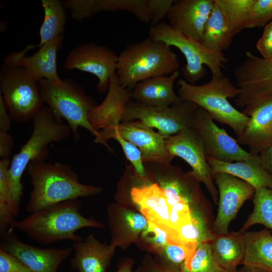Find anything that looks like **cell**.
Listing matches in <instances>:
<instances>
[{
  "instance_id": "1",
  "label": "cell",
  "mask_w": 272,
  "mask_h": 272,
  "mask_svg": "<svg viewBox=\"0 0 272 272\" xmlns=\"http://www.w3.org/2000/svg\"><path fill=\"white\" fill-rule=\"evenodd\" d=\"M81 206L79 198L54 204L31 213L21 220L14 221L9 230L23 232L43 245L65 240L75 242L82 238L76 234L79 230L102 227L100 223L83 216L80 211Z\"/></svg>"
},
{
  "instance_id": "2",
  "label": "cell",
  "mask_w": 272,
  "mask_h": 272,
  "mask_svg": "<svg viewBox=\"0 0 272 272\" xmlns=\"http://www.w3.org/2000/svg\"><path fill=\"white\" fill-rule=\"evenodd\" d=\"M32 188L26 210L31 213L66 200L99 193L101 188L80 182L67 165L31 162L27 168Z\"/></svg>"
},
{
  "instance_id": "3",
  "label": "cell",
  "mask_w": 272,
  "mask_h": 272,
  "mask_svg": "<svg viewBox=\"0 0 272 272\" xmlns=\"http://www.w3.org/2000/svg\"><path fill=\"white\" fill-rule=\"evenodd\" d=\"M62 120L45 105L32 119L33 129L29 139L11 160L9 177L11 198L18 212L23 190L21 180L28 165L33 161H45L48 145L63 141L72 132Z\"/></svg>"
},
{
  "instance_id": "4",
  "label": "cell",
  "mask_w": 272,
  "mask_h": 272,
  "mask_svg": "<svg viewBox=\"0 0 272 272\" xmlns=\"http://www.w3.org/2000/svg\"><path fill=\"white\" fill-rule=\"evenodd\" d=\"M179 67L177 56L170 46L148 37L128 45L120 52L116 73L120 84L128 90L145 80L169 76Z\"/></svg>"
},
{
  "instance_id": "5",
  "label": "cell",
  "mask_w": 272,
  "mask_h": 272,
  "mask_svg": "<svg viewBox=\"0 0 272 272\" xmlns=\"http://www.w3.org/2000/svg\"><path fill=\"white\" fill-rule=\"evenodd\" d=\"M240 92L239 88L224 75H212L209 82L200 85L189 84L183 79L177 84V94L182 101L192 102L202 108L214 120L231 127L237 138L243 131L249 116L237 110L228 99L236 98Z\"/></svg>"
},
{
  "instance_id": "6",
  "label": "cell",
  "mask_w": 272,
  "mask_h": 272,
  "mask_svg": "<svg viewBox=\"0 0 272 272\" xmlns=\"http://www.w3.org/2000/svg\"><path fill=\"white\" fill-rule=\"evenodd\" d=\"M38 85L44 105L66 121L76 140L79 139V127L88 130L95 138L98 137L99 131L88 119L89 112L97 104L81 86L70 79L60 81L42 79L38 81Z\"/></svg>"
},
{
  "instance_id": "7",
  "label": "cell",
  "mask_w": 272,
  "mask_h": 272,
  "mask_svg": "<svg viewBox=\"0 0 272 272\" xmlns=\"http://www.w3.org/2000/svg\"><path fill=\"white\" fill-rule=\"evenodd\" d=\"M149 37L170 47L174 46L182 53L186 64L182 67L181 72L183 79L188 83L195 85L207 76L205 65L209 68L212 75L223 76L222 69L228 62L224 52L208 49L199 41L173 29L168 23L161 22L151 26Z\"/></svg>"
},
{
  "instance_id": "8",
  "label": "cell",
  "mask_w": 272,
  "mask_h": 272,
  "mask_svg": "<svg viewBox=\"0 0 272 272\" xmlns=\"http://www.w3.org/2000/svg\"><path fill=\"white\" fill-rule=\"evenodd\" d=\"M0 89L12 120L17 123L32 120L45 106L38 81L23 67L4 64L0 72Z\"/></svg>"
},
{
  "instance_id": "9",
  "label": "cell",
  "mask_w": 272,
  "mask_h": 272,
  "mask_svg": "<svg viewBox=\"0 0 272 272\" xmlns=\"http://www.w3.org/2000/svg\"><path fill=\"white\" fill-rule=\"evenodd\" d=\"M233 74L240 91L236 104L243 108L242 113L250 116L259 104L272 96V58L247 51Z\"/></svg>"
},
{
  "instance_id": "10",
  "label": "cell",
  "mask_w": 272,
  "mask_h": 272,
  "mask_svg": "<svg viewBox=\"0 0 272 272\" xmlns=\"http://www.w3.org/2000/svg\"><path fill=\"white\" fill-rule=\"evenodd\" d=\"M199 107L189 101L165 107L152 106L130 100L127 104L121 122L138 120L161 135L168 137L192 127Z\"/></svg>"
},
{
  "instance_id": "11",
  "label": "cell",
  "mask_w": 272,
  "mask_h": 272,
  "mask_svg": "<svg viewBox=\"0 0 272 272\" xmlns=\"http://www.w3.org/2000/svg\"><path fill=\"white\" fill-rule=\"evenodd\" d=\"M165 146L173 158L179 157L189 165L194 176L205 185L214 202L218 205V191L211 168L207 160L203 144L194 129L190 127L166 137Z\"/></svg>"
},
{
  "instance_id": "12",
  "label": "cell",
  "mask_w": 272,
  "mask_h": 272,
  "mask_svg": "<svg viewBox=\"0 0 272 272\" xmlns=\"http://www.w3.org/2000/svg\"><path fill=\"white\" fill-rule=\"evenodd\" d=\"M118 58V55L107 47L87 43L71 51L63 67L67 71L76 69L95 76L98 80L97 92L105 93L112 76L116 72Z\"/></svg>"
},
{
  "instance_id": "13",
  "label": "cell",
  "mask_w": 272,
  "mask_h": 272,
  "mask_svg": "<svg viewBox=\"0 0 272 272\" xmlns=\"http://www.w3.org/2000/svg\"><path fill=\"white\" fill-rule=\"evenodd\" d=\"M191 127L200 139L207 157L233 162L246 160L252 156L241 148L237 140L219 127L201 108L199 107L196 111Z\"/></svg>"
},
{
  "instance_id": "14",
  "label": "cell",
  "mask_w": 272,
  "mask_h": 272,
  "mask_svg": "<svg viewBox=\"0 0 272 272\" xmlns=\"http://www.w3.org/2000/svg\"><path fill=\"white\" fill-rule=\"evenodd\" d=\"M213 178L219 200L212 230L214 234H226L230 223L236 218L243 203L253 198L255 189L247 182L227 173H218Z\"/></svg>"
},
{
  "instance_id": "15",
  "label": "cell",
  "mask_w": 272,
  "mask_h": 272,
  "mask_svg": "<svg viewBox=\"0 0 272 272\" xmlns=\"http://www.w3.org/2000/svg\"><path fill=\"white\" fill-rule=\"evenodd\" d=\"M0 247L20 259L33 272H57L73 250L71 247H36L23 242L10 230L2 236Z\"/></svg>"
},
{
  "instance_id": "16",
  "label": "cell",
  "mask_w": 272,
  "mask_h": 272,
  "mask_svg": "<svg viewBox=\"0 0 272 272\" xmlns=\"http://www.w3.org/2000/svg\"><path fill=\"white\" fill-rule=\"evenodd\" d=\"M101 131L116 132L136 146L141 152L144 164H170L173 159L165 148L166 137L138 120L123 121L116 128Z\"/></svg>"
},
{
  "instance_id": "17",
  "label": "cell",
  "mask_w": 272,
  "mask_h": 272,
  "mask_svg": "<svg viewBox=\"0 0 272 272\" xmlns=\"http://www.w3.org/2000/svg\"><path fill=\"white\" fill-rule=\"evenodd\" d=\"M214 0H174L166 17L174 29L194 40H200Z\"/></svg>"
},
{
  "instance_id": "18",
  "label": "cell",
  "mask_w": 272,
  "mask_h": 272,
  "mask_svg": "<svg viewBox=\"0 0 272 272\" xmlns=\"http://www.w3.org/2000/svg\"><path fill=\"white\" fill-rule=\"evenodd\" d=\"M63 35H61L43 45L34 54L27 56L13 52L4 59V64L24 69L39 81L46 79L60 81L56 66L57 53L62 46Z\"/></svg>"
},
{
  "instance_id": "19",
  "label": "cell",
  "mask_w": 272,
  "mask_h": 272,
  "mask_svg": "<svg viewBox=\"0 0 272 272\" xmlns=\"http://www.w3.org/2000/svg\"><path fill=\"white\" fill-rule=\"evenodd\" d=\"M130 100V91L120 84L116 73L114 74L104 100L89 113L88 119L91 125L98 131L99 129L117 128Z\"/></svg>"
},
{
  "instance_id": "20",
  "label": "cell",
  "mask_w": 272,
  "mask_h": 272,
  "mask_svg": "<svg viewBox=\"0 0 272 272\" xmlns=\"http://www.w3.org/2000/svg\"><path fill=\"white\" fill-rule=\"evenodd\" d=\"M237 141L247 147L252 155H258L272 146V96L254 110Z\"/></svg>"
},
{
  "instance_id": "21",
  "label": "cell",
  "mask_w": 272,
  "mask_h": 272,
  "mask_svg": "<svg viewBox=\"0 0 272 272\" xmlns=\"http://www.w3.org/2000/svg\"><path fill=\"white\" fill-rule=\"evenodd\" d=\"M179 75L177 71L169 76L155 77L138 83L130 91L131 99L157 107L179 104L182 101L174 89Z\"/></svg>"
},
{
  "instance_id": "22",
  "label": "cell",
  "mask_w": 272,
  "mask_h": 272,
  "mask_svg": "<svg viewBox=\"0 0 272 272\" xmlns=\"http://www.w3.org/2000/svg\"><path fill=\"white\" fill-rule=\"evenodd\" d=\"M207 160L213 176L225 173L247 182L255 189L264 187L272 188V176L263 168L258 155L235 162L221 161L210 157H207Z\"/></svg>"
},
{
  "instance_id": "23",
  "label": "cell",
  "mask_w": 272,
  "mask_h": 272,
  "mask_svg": "<svg viewBox=\"0 0 272 272\" xmlns=\"http://www.w3.org/2000/svg\"><path fill=\"white\" fill-rule=\"evenodd\" d=\"M72 268L78 272H105L112 249L100 244L90 235L74 242Z\"/></svg>"
},
{
  "instance_id": "24",
  "label": "cell",
  "mask_w": 272,
  "mask_h": 272,
  "mask_svg": "<svg viewBox=\"0 0 272 272\" xmlns=\"http://www.w3.org/2000/svg\"><path fill=\"white\" fill-rule=\"evenodd\" d=\"M130 195L132 201L148 222L158 226H169L170 208L157 183L132 187Z\"/></svg>"
},
{
  "instance_id": "25",
  "label": "cell",
  "mask_w": 272,
  "mask_h": 272,
  "mask_svg": "<svg viewBox=\"0 0 272 272\" xmlns=\"http://www.w3.org/2000/svg\"><path fill=\"white\" fill-rule=\"evenodd\" d=\"M210 243L217 262L227 272L242 264L245 252L243 233L232 231L226 234H215Z\"/></svg>"
},
{
  "instance_id": "26",
  "label": "cell",
  "mask_w": 272,
  "mask_h": 272,
  "mask_svg": "<svg viewBox=\"0 0 272 272\" xmlns=\"http://www.w3.org/2000/svg\"><path fill=\"white\" fill-rule=\"evenodd\" d=\"M245 252L242 265L258 267L272 272L271 231L264 228L243 232Z\"/></svg>"
},
{
  "instance_id": "27",
  "label": "cell",
  "mask_w": 272,
  "mask_h": 272,
  "mask_svg": "<svg viewBox=\"0 0 272 272\" xmlns=\"http://www.w3.org/2000/svg\"><path fill=\"white\" fill-rule=\"evenodd\" d=\"M44 11V20L39 30L40 42L37 45H30L19 51L21 55L30 49L40 48L43 45L63 35L66 22L64 4L59 0H41Z\"/></svg>"
},
{
  "instance_id": "28",
  "label": "cell",
  "mask_w": 272,
  "mask_h": 272,
  "mask_svg": "<svg viewBox=\"0 0 272 272\" xmlns=\"http://www.w3.org/2000/svg\"><path fill=\"white\" fill-rule=\"evenodd\" d=\"M214 7L205 25L200 43L208 49L223 52L232 43L233 35L218 6Z\"/></svg>"
},
{
  "instance_id": "29",
  "label": "cell",
  "mask_w": 272,
  "mask_h": 272,
  "mask_svg": "<svg viewBox=\"0 0 272 272\" xmlns=\"http://www.w3.org/2000/svg\"><path fill=\"white\" fill-rule=\"evenodd\" d=\"M233 36L246 29L255 0H214Z\"/></svg>"
},
{
  "instance_id": "30",
  "label": "cell",
  "mask_w": 272,
  "mask_h": 272,
  "mask_svg": "<svg viewBox=\"0 0 272 272\" xmlns=\"http://www.w3.org/2000/svg\"><path fill=\"white\" fill-rule=\"evenodd\" d=\"M253 209L239 231L243 233L255 224H261L272 231V188L255 189L252 198Z\"/></svg>"
},
{
  "instance_id": "31",
  "label": "cell",
  "mask_w": 272,
  "mask_h": 272,
  "mask_svg": "<svg viewBox=\"0 0 272 272\" xmlns=\"http://www.w3.org/2000/svg\"><path fill=\"white\" fill-rule=\"evenodd\" d=\"M11 160H0V233L3 236L9 229L14 218L18 215L12 202L10 186L9 170Z\"/></svg>"
},
{
  "instance_id": "32",
  "label": "cell",
  "mask_w": 272,
  "mask_h": 272,
  "mask_svg": "<svg viewBox=\"0 0 272 272\" xmlns=\"http://www.w3.org/2000/svg\"><path fill=\"white\" fill-rule=\"evenodd\" d=\"M177 231L180 240L184 244L210 242L214 236L212 227L200 212L194 210L191 218L181 225Z\"/></svg>"
},
{
  "instance_id": "33",
  "label": "cell",
  "mask_w": 272,
  "mask_h": 272,
  "mask_svg": "<svg viewBox=\"0 0 272 272\" xmlns=\"http://www.w3.org/2000/svg\"><path fill=\"white\" fill-rule=\"evenodd\" d=\"M181 272H227L217 262L210 242L199 244L184 263Z\"/></svg>"
},
{
  "instance_id": "34",
  "label": "cell",
  "mask_w": 272,
  "mask_h": 272,
  "mask_svg": "<svg viewBox=\"0 0 272 272\" xmlns=\"http://www.w3.org/2000/svg\"><path fill=\"white\" fill-rule=\"evenodd\" d=\"M111 139L119 144L136 174L142 179L146 178V168L143 161L141 152L134 144L124 140L116 132L105 133L101 131H99L98 137L95 138L94 142L105 146L110 151H112L111 148L107 143Z\"/></svg>"
},
{
  "instance_id": "35",
  "label": "cell",
  "mask_w": 272,
  "mask_h": 272,
  "mask_svg": "<svg viewBox=\"0 0 272 272\" xmlns=\"http://www.w3.org/2000/svg\"><path fill=\"white\" fill-rule=\"evenodd\" d=\"M97 4L99 12L125 11L143 22H150L148 0H97Z\"/></svg>"
},
{
  "instance_id": "36",
  "label": "cell",
  "mask_w": 272,
  "mask_h": 272,
  "mask_svg": "<svg viewBox=\"0 0 272 272\" xmlns=\"http://www.w3.org/2000/svg\"><path fill=\"white\" fill-rule=\"evenodd\" d=\"M143 237L156 247L163 248L168 244L181 242L175 229L169 226H159L148 222L147 229L143 232Z\"/></svg>"
},
{
  "instance_id": "37",
  "label": "cell",
  "mask_w": 272,
  "mask_h": 272,
  "mask_svg": "<svg viewBox=\"0 0 272 272\" xmlns=\"http://www.w3.org/2000/svg\"><path fill=\"white\" fill-rule=\"evenodd\" d=\"M195 244H168L164 248V255L169 266L168 268L181 272L182 267L187 258L197 248Z\"/></svg>"
},
{
  "instance_id": "38",
  "label": "cell",
  "mask_w": 272,
  "mask_h": 272,
  "mask_svg": "<svg viewBox=\"0 0 272 272\" xmlns=\"http://www.w3.org/2000/svg\"><path fill=\"white\" fill-rule=\"evenodd\" d=\"M272 21V0H255L246 28L264 27Z\"/></svg>"
},
{
  "instance_id": "39",
  "label": "cell",
  "mask_w": 272,
  "mask_h": 272,
  "mask_svg": "<svg viewBox=\"0 0 272 272\" xmlns=\"http://www.w3.org/2000/svg\"><path fill=\"white\" fill-rule=\"evenodd\" d=\"M63 4L72 17L78 21L99 12L97 0H67Z\"/></svg>"
},
{
  "instance_id": "40",
  "label": "cell",
  "mask_w": 272,
  "mask_h": 272,
  "mask_svg": "<svg viewBox=\"0 0 272 272\" xmlns=\"http://www.w3.org/2000/svg\"><path fill=\"white\" fill-rule=\"evenodd\" d=\"M193 202H181L171 207L169 214V226L171 228L176 230L191 218L194 211Z\"/></svg>"
},
{
  "instance_id": "41",
  "label": "cell",
  "mask_w": 272,
  "mask_h": 272,
  "mask_svg": "<svg viewBox=\"0 0 272 272\" xmlns=\"http://www.w3.org/2000/svg\"><path fill=\"white\" fill-rule=\"evenodd\" d=\"M0 272H33L16 256L0 247Z\"/></svg>"
},
{
  "instance_id": "42",
  "label": "cell",
  "mask_w": 272,
  "mask_h": 272,
  "mask_svg": "<svg viewBox=\"0 0 272 272\" xmlns=\"http://www.w3.org/2000/svg\"><path fill=\"white\" fill-rule=\"evenodd\" d=\"M174 0H148L151 26L161 22L166 17Z\"/></svg>"
},
{
  "instance_id": "43",
  "label": "cell",
  "mask_w": 272,
  "mask_h": 272,
  "mask_svg": "<svg viewBox=\"0 0 272 272\" xmlns=\"http://www.w3.org/2000/svg\"><path fill=\"white\" fill-rule=\"evenodd\" d=\"M256 47L264 59L272 58V21L264 27L260 38L258 40Z\"/></svg>"
},
{
  "instance_id": "44",
  "label": "cell",
  "mask_w": 272,
  "mask_h": 272,
  "mask_svg": "<svg viewBox=\"0 0 272 272\" xmlns=\"http://www.w3.org/2000/svg\"><path fill=\"white\" fill-rule=\"evenodd\" d=\"M124 220L129 229L135 234L145 231L148 226V221L143 215L127 211L124 213Z\"/></svg>"
},
{
  "instance_id": "45",
  "label": "cell",
  "mask_w": 272,
  "mask_h": 272,
  "mask_svg": "<svg viewBox=\"0 0 272 272\" xmlns=\"http://www.w3.org/2000/svg\"><path fill=\"white\" fill-rule=\"evenodd\" d=\"M13 144V139L8 132L0 131V157L1 159H9Z\"/></svg>"
},
{
  "instance_id": "46",
  "label": "cell",
  "mask_w": 272,
  "mask_h": 272,
  "mask_svg": "<svg viewBox=\"0 0 272 272\" xmlns=\"http://www.w3.org/2000/svg\"><path fill=\"white\" fill-rule=\"evenodd\" d=\"M12 119L6 108L3 98L0 95V131L8 132Z\"/></svg>"
},
{
  "instance_id": "47",
  "label": "cell",
  "mask_w": 272,
  "mask_h": 272,
  "mask_svg": "<svg viewBox=\"0 0 272 272\" xmlns=\"http://www.w3.org/2000/svg\"><path fill=\"white\" fill-rule=\"evenodd\" d=\"M258 155L263 168L272 176V146Z\"/></svg>"
},
{
  "instance_id": "48",
  "label": "cell",
  "mask_w": 272,
  "mask_h": 272,
  "mask_svg": "<svg viewBox=\"0 0 272 272\" xmlns=\"http://www.w3.org/2000/svg\"><path fill=\"white\" fill-rule=\"evenodd\" d=\"M240 270V272H268L258 267L246 265H243Z\"/></svg>"
},
{
  "instance_id": "49",
  "label": "cell",
  "mask_w": 272,
  "mask_h": 272,
  "mask_svg": "<svg viewBox=\"0 0 272 272\" xmlns=\"http://www.w3.org/2000/svg\"><path fill=\"white\" fill-rule=\"evenodd\" d=\"M132 262L128 260L122 264L116 272H131Z\"/></svg>"
},
{
  "instance_id": "50",
  "label": "cell",
  "mask_w": 272,
  "mask_h": 272,
  "mask_svg": "<svg viewBox=\"0 0 272 272\" xmlns=\"http://www.w3.org/2000/svg\"><path fill=\"white\" fill-rule=\"evenodd\" d=\"M150 272H176L168 268H162L159 266H155L152 268Z\"/></svg>"
},
{
  "instance_id": "51",
  "label": "cell",
  "mask_w": 272,
  "mask_h": 272,
  "mask_svg": "<svg viewBox=\"0 0 272 272\" xmlns=\"http://www.w3.org/2000/svg\"><path fill=\"white\" fill-rule=\"evenodd\" d=\"M228 272H240V269L237 270V268H236V269H233L232 270H231V271H228Z\"/></svg>"
}]
</instances>
